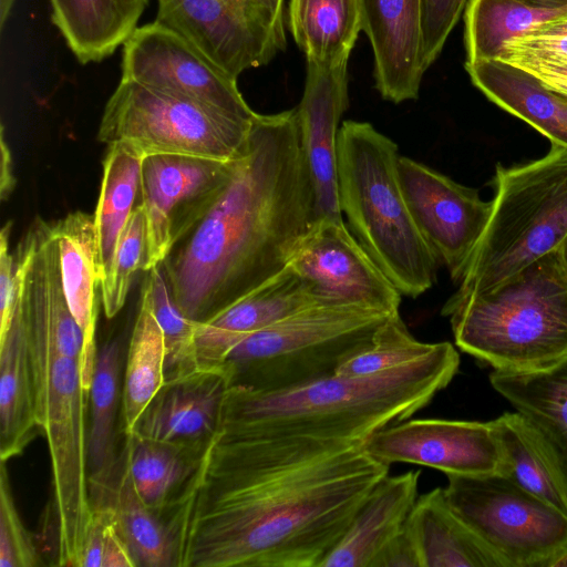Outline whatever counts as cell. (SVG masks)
I'll return each instance as SVG.
<instances>
[{
    "label": "cell",
    "mask_w": 567,
    "mask_h": 567,
    "mask_svg": "<svg viewBox=\"0 0 567 567\" xmlns=\"http://www.w3.org/2000/svg\"><path fill=\"white\" fill-rule=\"evenodd\" d=\"M363 442L219 427L183 504L181 567H320L389 474Z\"/></svg>",
    "instance_id": "cell-1"
},
{
    "label": "cell",
    "mask_w": 567,
    "mask_h": 567,
    "mask_svg": "<svg viewBox=\"0 0 567 567\" xmlns=\"http://www.w3.org/2000/svg\"><path fill=\"white\" fill-rule=\"evenodd\" d=\"M313 220L296 109L257 113L217 198L161 261L174 301L213 318L286 268Z\"/></svg>",
    "instance_id": "cell-2"
},
{
    "label": "cell",
    "mask_w": 567,
    "mask_h": 567,
    "mask_svg": "<svg viewBox=\"0 0 567 567\" xmlns=\"http://www.w3.org/2000/svg\"><path fill=\"white\" fill-rule=\"evenodd\" d=\"M460 368L452 343L371 375H331L275 392L231 385L220 429L248 435H315L365 441L404 421L446 388Z\"/></svg>",
    "instance_id": "cell-3"
},
{
    "label": "cell",
    "mask_w": 567,
    "mask_h": 567,
    "mask_svg": "<svg viewBox=\"0 0 567 567\" xmlns=\"http://www.w3.org/2000/svg\"><path fill=\"white\" fill-rule=\"evenodd\" d=\"M463 352L495 371L525 373L567 358V272L558 249L489 291L442 309Z\"/></svg>",
    "instance_id": "cell-4"
},
{
    "label": "cell",
    "mask_w": 567,
    "mask_h": 567,
    "mask_svg": "<svg viewBox=\"0 0 567 567\" xmlns=\"http://www.w3.org/2000/svg\"><path fill=\"white\" fill-rule=\"evenodd\" d=\"M396 144L368 122L338 134V196L352 235L404 296L433 287L440 265L403 194Z\"/></svg>",
    "instance_id": "cell-5"
},
{
    "label": "cell",
    "mask_w": 567,
    "mask_h": 567,
    "mask_svg": "<svg viewBox=\"0 0 567 567\" xmlns=\"http://www.w3.org/2000/svg\"><path fill=\"white\" fill-rule=\"evenodd\" d=\"M492 186L488 220L453 298L492 290L567 237V147L551 143L538 159L497 164Z\"/></svg>",
    "instance_id": "cell-6"
},
{
    "label": "cell",
    "mask_w": 567,
    "mask_h": 567,
    "mask_svg": "<svg viewBox=\"0 0 567 567\" xmlns=\"http://www.w3.org/2000/svg\"><path fill=\"white\" fill-rule=\"evenodd\" d=\"M391 315L359 305L317 303L246 337L223 364L231 385L251 391L309 383L336 373L367 348Z\"/></svg>",
    "instance_id": "cell-7"
},
{
    "label": "cell",
    "mask_w": 567,
    "mask_h": 567,
    "mask_svg": "<svg viewBox=\"0 0 567 567\" xmlns=\"http://www.w3.org/2000/svg\"><path fill=\"white\" fill-rule=\"evenodd\" d=\"M254 120L121 78L105 104L97 141L127 143L143 156L181 154L230 162L244 151Z\"/></svg>",
    "instance_id": "cell-8"
},
{
    "label": "cell",
    "mask_w": 567,
    "mask_h": 567,
    "mask_svg": "<svg viewBox=\"0 0 567 567\" xmlns=\"http://www.w3.org/2000/svg\"><path fill=\"white\" fill-rule=\"evenodd\" d=\"M453 511L506 567H542L567 546V514L502 474H449Z\"/></svg>",
    "instance_id": "cell-9"
},
{
    "label": "cell",
    "mask_w": 567,
    "mask_h": 567,
    "mask_svg": "<svg viewBox=\"0 0 567 567\" xmlns=\"http://www.w3.org/2000/svg\"><path fill=\"white\" fill-rule=\"evenodd\" d=\"M155 20L236 79L286 48L284 0H157Z\"/></svg>",
    "instance_id": "cell-10"
},
{
    "label": "cell",
    "mask_w": 567,
    "mask_h": 567,
    "mask_svg": "<svg viewBox=\"0 0 567 567\" xmlns=\"http://www.w3.org/2000/svg\"><path fill=\"white\" fill-rule=\"evenodd\" d=\"M122 79L181 95L252 121L257 113L244 100L237 79L226 73L195 45L154 20L123 44Z\"/></svg>",
    "instance_id": "cell-11"
},
{
    "label": "cell",
    "mask_w": 567,
    "mask_h": 567,
    "mask_svg": "<svg viewBox=\"0 0 567 567\" xmlns=\"http://www.w3.org/2000/svg\"><path fill=\"white\" fill-rule=\"evenodd\" d=\"M288 266L318 303L359 305L399 312L402 293L352 235L343 218L315 219Z\"/></svg>",
    "instance_id": "cell-12"
},
{
    "label": "cell",
    "mask_w": 567,
    "mask_h": 567,
    "mask_svg": "<svg viewBox=\"0 0 567 567\" xmlns=\"http://www.w3.org/2000/svg\"><path fill=\"white\" fill-rule=\"evenodd\" d=\"M233 161L150 154L142 161L141 205L147 220L150 270L200 219L226 184Z\"/></svg>",
    "instance_id": "cell-13"
},
{
    "label": "cell",
    "mask_w": 567,
    "mask_h": 567,
    "mask_svg": "<svg viewBox=\"0 0 567 567\" xmlns=\"http://www.w3.org/2000/svg\"><path fill=\"white\" fill-rule=\"evenodd\" d=\"M399 177L423 237L454 282L461 280L488 220L492 202L449 176L406 156Z\"/></svg>",
    "instance_id": "cell-14"
},
{
    "label": "cell",
    "mask_w": 567,
    "mask_h": 567,
    "mask_svg": "<svg viewBox=\"0 0 567 567\" xmlns=\"http://www.w3.org/2000/svg\"><path fill=\"white\" fill-rule=\"evenodd\" d=\"M363 447L389 465L417 464L446 475H504L505 471L493 421L406 419L374 432Z\"/></svg>",
    "instance_id": "cell-15"
},
{
    "label": "cell",
    "mask_w": 567,
    "mask_h": 567,
    "mask_svg": "<svg viewBox=\"0 0 567 567\" xmlns=\"http://www.w3.org/2000/svg\"><path fill=\"white\" fill-rule=\"evenodd\" d=\"M348 105V62L321 65L307 61L303 94L296 114L313 188L315 219L342 218L338 196V134Z\"/></svg>",
    "instance_id": "cell-16"
},
{
    "label": "cell",
    "mask_w": 567,
    "mask_h": 567,
    "mask_svg": "<svg viewBox=\"0 0 567 567\" xmlns=\"http://www.w3.org/2000/svg\"><path fill=\"white\" fill-rule=\"evenodd\" d=\"M231 381L225 364L167 378L130 434L204 451L220 427Z\"/></svg>",
    "instance_id": "cell-17"
},
{
    "label": "cell",
    "mask_w": 567,
    "mask_h": 567,
    "mask_svg": "<svg viewBox=\"0 0 567 567\" xmlns=\"http://www.w3.org/2000/svg\"><path fill=\"white\" fill-rule=\"evenodd\" d=\"M317 303L309 285L287 266L213 318L196 324V368L223 364L246 337Z\"/></svg>",
    "instance_id": "cell-18"
},
{
    "label": "cell",
    "mask_w": 567,
    "mask_h": 567,
    "mask_svg": "<svg viewBox=\"0 0 567 567\" xmlns=\"http://www.w3.org/2000/svg\"><path fill=\"white\" fill-rule=\"evenodd\" d=\"M362 31L374 58L375 86L384 100H416L422 62L421 0H359Z\"/></svg>",
    "instance_id": "cell-19"
},
{
    "label": "cell",
    "mask_w": 567,
    "mask_h": 567,
    "mask_svg": "<svg viewBox=\"0 0 567 567\" xmlns=\"http://www.w3.org/2000/svg\"><path fill=\"white\" fill-rule=\"evenodd\" d=\"M93 507L109 513L136 567H181L182 514L147 506L134 489L122 454L113 475L90 487Z\"/></svg>",
    "instance_id": "cell-20"
},
{
    "label": "cell",
    "mask_w": 567,
    "mask_h": 567,
    "mask_svg": "<svg viewBox=\"0 0 567 567\" xmlns=\"http://www.w3.org/2000/svg\"><path fill=\"white\" fill-rule=\"evenodd\" d=\"M421 472L384 476L367 495L320 567H370L405 524L417 498Z\"/></svg>",
    "instance_id": "cell-21"
},
{
    "label": "cell",
    "mask_w": 567,
    "mask_h": 567,
    "mask_svg": "<svg viewBox=\"0 0 567 567\" xmlns=\"http://www.w3.org/2000/svg\"><path fill=\"white\" fill-rule=\"evenodd\" d=\"M472 83L493 103L567 147V95L499 59L466 64Z\"/></svg>",
    "instance_id": "cell-22"
},
{
    "label": "cell",
    "mask_w": 567,
    "mask_h": 567,
    "mask_svg": "<svg viewBox=\"0 0 567 567\" xmlns=\"http://www.w3.org/2000/svg\"><path fill=\"white\" fill-rule=\"evenodd\" d=\"M61 272L71 312L84 334L85 377L92 384L97 355L95 332L99 313L94 215L73 212L53 221Z\"/></svg>",
    "instance_id": "cell-23"
},
{
    "label": "cell",
    "mask_w": 567,
    "mask_h": 567,
    "mask_svg": "<svg viewBox=\"0 0 567 567\" xmlns=\"http://www.w3.org/2000/svg\"><path fill=\"white\" fill-rule=\"evenodd\" d=\"M406 525L422 567H506L453 511L441 487L417 496Z\"/></svg>",
    "instance_id": "cell-24"
},
{
    "label": "cell",
    "mask_w": 567,
    "mask_h": 567,
    "mask_svg": "<svg viewBox=\"0 0 567 567\" xmlns=\"http://www.w3.org/2000/svg\"><path fill=\"white\" fill-rule=\"evenodd\" d=\"M51 20L81 64L101 62L136 30L150 0H49Z\"/></svg>",
    "instance_id": "cell-25"
},
{
    "label": "cell",
    "mask_w": 567,
    "mask_h": 567,
    "mask_svg": "<svg viewBox=\"0 0 567 567\" xmlns=\"http://www.w3.org/2000/svg\"><path fill=\"white\" fill-rule=\"evenodd\" d=\"M39 430L27 330L16 306L0 339V460L22 454Z\"/></svg>",
    "instance_id": "cell-26"
},
{
    "label": "cell",
    "mask_w": 567,
    "mask_h": 567,
    "mask_svg": "<svg viewBox=\"0 0 567 567\" xmlns=\"http://www.w3.org/2000/svg\"><path fill=\"white\" fill-rule=\"evenodd\" d=\"M492 421L505 460L504 475L567 514V468L546 437L517 411Z\"/></svg>",
    "instance_id": "cell-27"
},
{
    "label": "cell",
    "mask_w": 567,
    "mask_h": 567,
    "mask_svg": "<svg viewBox=\"0 0 567 567\" xmlns=\"http://www.w3.org/2000/svg\"><path fill=\"white\" fill-rule=\"evenodd\" d=\"M126 436L122 457L140 498L151 508L172 513L185 501L204 451Z\"/></svg>",
    "instance_id": "cell-28"
},
{
    "label": "cell",
    "mask_w": 567,
    "mask_h": 567,
    "mask_svg": "<svg viewBox=\"0 0 567 567\" xmlns=\"http://www.w3.org/2000/svg\"><path fill=\"white\" fill-rule=\"evenodd\" d=\"M143 155L124 142L109 144L94 213L96 264L101 284L111 272L121 235L141 205Z\"/></svg>",
    "instance_id": "cell-29"
},
{
    "label": "cell",
    "mask_w": 567,
    "mask_h": 567,
    "mask_svg": "<svg viewBox=\"0 0 567 567\" xmlns=\"http://www.w3.org/2000/svg\"><path fill=\"white\" fill-rule=\"evenodd\" d=\"M489 382L546 437L567 468V358L534 372L493 370Z\"/></svg>",
    "instance_id": "cell-30"
},
{
    "label": "cell",
    "mask_w": 567,
    "mask_h": 567,
    "mask_svg": "<svg viewBox=\"0 0 567 567\" xmlns=\"http://www.w3.org/2000/svg\"><path fill=\"white\" fill-rule=\"evenodd\" d=\"M289 29L307 61L348 62L360 31L359 0H290Z\"/></svg>",
    "instance_id": "cell-31"
},
{
    "label": "cell",
    "mask_w": 567,
    "mask_h": 567,
    "mask_svg": "<svg viewBox=\"0 0 567 567\" xmlns=\"http://www.w3.org/2000/svg\"><path fill=\"white\" fill-rule=\"evenodd\" d=\"M122 354L116 340L99 351L90 389L87 429L89 487L107 481L120 461L115 451V425L118 410Z\"/></svg>",
    "instance_id": "cell-32"
},
{
    "label": "cell",
    "mask_w": 567,
    "mask_h": 567,
    "mask_svg": "<svg viewBox=\"0 0 567 567\" xmlns=\"http://www.w3.org/2000/svg\"><path fill=\"white\" fill-rule=\"evenodd\" d=\"M567 13V4L544 8L523 0H468L464 21L466 64L496 60L506 42Z\"/></svg>",
    "instance_id": "cell-33"
},
{
    "label": "cell",
    "mask_w": 567,
    "mask_h": 567,
    "mask_svg": "<svg viewBox=\"0 0 567 567\" xmlns=\"http://www.w3.org/2000/svg\"><path fill=\"white\" fill-rule=\"evenodd\" d=\"M166 380L165 339L155 317L141 301L128 342L122 390L124 434L133 432L141 414Z\"/></svg>",
    "instance_id": "cell-34"
},
{
    "label": "cell",
    "mask_w": 567,
    "mask_h": 567,
    "mask_svg": "<svg viewBox=\"0 0 567 567\" xmlns=\"http://www.w3.org/2000/svg\"><path fill=\"white\" fill-rule=\"evenodd\" d=\"M147 272L141 301L162 328L167 379L196 369L193 341L197 323L185 317L174 301L162 262Z\"/></svg>",
    "instance_id": "cell-35"
},
{
    "label": "cell",
    "mask_w": 567,
    "mask_h": 567,
    "mask_svg": "<svg viewBox=\"0 0 567 567\" xmlns=\"http://www.w3.org/2000/svg\"><path fill=\"white\" fill-rule=\"evenodd\" d=\"M434 346L415 339L395 312L380 326L371 343L342 362L336 373L350 377L380 373L419 359Z\"/></svg>",
    "instance_id": "cell-36"
},
{
    "label": "cell",
    "mask_w": 567,
    "mask_h": 567,
    "mask_svg": "<svg viewBox=\"0 0 567 567\" xmlns=\"http://www.w3.org/2000/svg\"><path fill=\"white\" fill-rule=\"evenodd\" d=\"M146 261L147 220L143 206L138 205L121 235L111 272L100 286L109 319L123 308L133 278L138 270H145Z\"/></svg>",
    "instance_id": "cell-37"
},
{
    "label": "cell",
    "mask_w": 567,
    "mask_h": 567,
    "mask_svg": "<svg viewBox=\"0 0 567 567\" xmlns=\"http://www.w3.org/2000/svg\"><path fill=\"white\" fill-rule=\"evenodd\" d=\"M44 565L34 536L24 526L12 495L7 462L0 465V567Z\"/></svg>",
    "instance_id": "cell-38"
},
{
    "label": "cell",
    "mask_w": 567,
    "mask_h": 567,
    "mask_svg": "<svg viewBox=\"0 0 567 567\" xmlns=\"http://www.w3.org/2000/svg\"><path fill=\"white\" fill-rule=\"evenodd\" d=\"M81 567H136L127 545L118 534L109 513L93 507Z\"/></svg>",
    "instance_id": "cell-39"
},
{
    "label": "cell",
    "mask_w": 567,
    "mask_h": 567,
    "mask_svg": "<svg viewBox=\"0 0 567 567\" xmlns=\"http://www.w3.org/2000/svg\"><path fill=\"white\" fill-rule=\"evenodd\" d=\"M468 0H421L422 62L426 71L440 55Z\"/></svg>",
    "instance_id": "cell-40"
},
{
    "label": "cell",
    "mask_w": 567,
    "mask_h": 567,
    "mask_svg": "<svg viewBox=\"0 0 567 567\" xmlns=\"http://www.w3.org/2000/svg\"><path fill=\"white\" fill-rule=\"evenodd\" d=\"M498 59L522 68L546 86L567 95V55L504 50Z\"/></svg>",
    "instance_id": "cell-41"
},
{
    "label": "cell",
    "mask_w": 567,
    "mask_h": 567,
    "mask_svg": "<svg viewBox=\"0 0 567 567\" xmlns=\"http://www.w3.org/2000/svg\"><path fill=\"white\" fill-rule=\"evenodd\" d=\"M504 50L567 55V13L508 40Z\"/></svg>",
    "instance_id": "cell-42"
},
{
    "label": "cell",
    "mask_w": 567,
    "mask_h": 567,
    "mask_svg": "<svg viewBox=\"0 0 567 567\" xmlns=\"http://www.w3.org/2000/svg\"><path fill=\"white\" fill-rule=\"evenodd\" d=\"M11 227L7 221L0 233V339L10 327L16 300L14 257L9 254Z\"/></svg>",
    "instance_id": "cell-43"
},
{
    "label": "cell",
    "mask_w": 567,
    "mask_h": 567,
    "mask_svg": "<svg viewBox=\"0 0 567 567\" xmlns=\"http://www.w3.org/2000/svg\"><path fill=\"white\" fill-rule=\"evenodd\" d=\"M370 567H422L416 542L406 522L379 550Z\"/></svg>",
    "instance_id": "cell-44"
},
{
    "label": "cell",
    "mask_w": 567,
    "mask_h": 567,
    "mask_svg": "<svg viewBox=\"0 0 567 567\" xmlns=\"http://www.w3.org/2000/svg\"><path fill=\"white\" fill-rule=\"evenodd\" d=\"M1 198L6 199L14 187V177L11 168V156L9 147L4 142L3 130L1 133V177H0Z\"/></svg>",
    "instance_id": "cell-45"
},
{
    "label": "cell",
    "mask_w": 567,
    "mask_h": 567,
    "mask_svg": "<svg viewBox=\"0 0 567 567\" xmlns=\"http://www.w3.org/2000/svg\"><path fill=\"white\" fill-rule=\"evenodd\" d=\"M542 567H567V546L554 553Z\"/></svg>",
    "instance_id": "cell-46"
},
{
    "label": "cell",
    "mask_w": 567,
    "mask_h": 567,
    "mask_svg": "<svg viewBox=\"0 0 567 567\" xmlns=\"http://www.w3.org/2000/svg\"><path fill=\"white\" fill-rule=\"evenodd\" d=\"M16 0H0V28L3 30Z\"/></svg>",
    "instance_id": "cell-47"
},
{
    "label": "cell",
    "mask_w": 567,
    "mask_h": 567,
    "mask_svg": "<svg viewBox=\"0 0 567 567\" xmlns=\"http://www.w3.org/2000/svg\"><path fill=\"white\" fill-rule=\"evenodd\" d=\"M529 4L544 7V8H557L567 4V0H523Z\"/></svg>",
    "instance_id": "cell-48"
},
{
    "label": "cell",
    "mask_w": 567,
    "mask_h": 567,
    "mask_svg": "<svg viewBox=\"0 0 567 567\" xmlns=\"http://www.w3.org/2000/svg\"><path fill=\"white\" fill-rule=\"evenodd\" d=\"M558 252H559L561 262L565 267V270L567 272V237L564 239L563 244L558 248Z\"/></svg>",
    "instance_id": "cell-49"
}]
</instances>
